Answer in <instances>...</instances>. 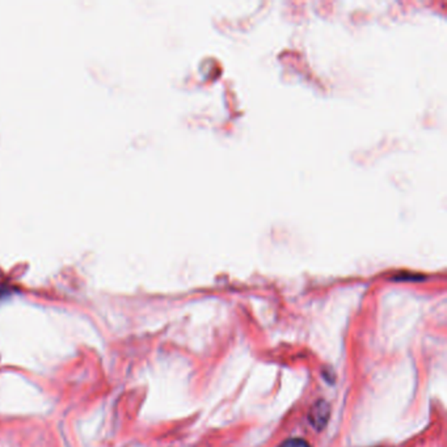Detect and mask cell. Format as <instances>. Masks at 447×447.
<instances>
[{"label":"cell","instance_id":"cell-2","mask_svg":"<svg viewBox=\"0 0 447 447\" xmlns=\"http://www.w3.org/2000/svg\"><path fill=\"white\" fill-rule=\"evenodd\" d=\"M280 447H311L309 445V442H306L304 439L300 438H291L284 441V444Z\"/></svg>","mask_w":447,"mask_h":447},{"label":"cell","instance_id":"cell-1","mask_svg":"<svg viewBox=\"0 0 447 447\" xmlns=\"http://www.w3.org/2000/svg\"><path fill=\"white\" fill-rule=\"evenodd\" d=\"M329 408L326 403H319L318 406H313L311 413H310V420L312 421L313 426H324L325 421L328 419Z\"/></svg>","mask_w":447,"mask_h":447}]
</instances>
